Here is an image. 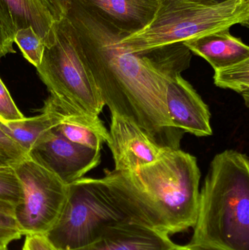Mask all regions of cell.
<instances>
[{
	"mask_svg": "<svg viewBox=\"0 0 249 250\" xmlns=\"http://www.w3.org/2000/svg\"><path fill=\"white\" fill-rule=\"evenodd\" d=\"M64 17L76 51L111 113L134 122L161 146L179 148L184 132L170 120L165 94L170 76L190 67L191 51L178 42L130 52L120 44L128 34L76 0H69Z\"/></svg>",
	"mask_w": 249,
	"mask_h": 250,
	"instance_id": "6da1fadb",
	"label": "cell"
},
{
	"mask_svg": "<svg viewBox=\"0 0 249 250\" xmlns=\"http://www.w3.org/2000/svg\"><path fill=\"white\" fill-rule=\"evenodd\" d=\"M190 243L219 250H249V160L228 149L213 157L199 194Z\"/></svg>",
	"mask_w": 249,
	"mask_h": 250,
	"instance_id": "7a4b0ae2",
	"label": "cell"
},
{
	"mask_svg": "<svg viewBox=\"0 0 249 250\" xmlns=\"http://www.w3.org/2000/svg\"><path fill=\"white\" fill-rule=\"evenodd\" d=\"M130 174L140 192L143 225L170 236L193 229L201 177L195 157L165 147L157 160Z\"/></svg>",
	"mask_w": 249,
	"mask_h": 250,
	"instance_id": "3957f363",
	"label": "cell"
},
{
	"mask_svg": "<svg viewBox=\"0 0 249 250\" xmlns=\"http://www.w3.org/2000/svg\"><path fill=\"white\" fill-rule=\"evenodd\" d=\"M127 220L133 218L121 189V172L105 170L103 177H83L68 185L64 208L45 236L59 250L80 249Z\"/></svg>",
	"mask_w": 249,
	"mask_h": 250,
	"instance_id": "277c9868",
	"label": "cell"
},
{
	"mask_svg": "<svg viewBox=\"0 0 249 250\" xmlns=\"http://www.w3.org/2000/svg\"><path fill=\"white\" fill-rule=\"evenodd\" d=\"M249 0H228L206 6L187 0H159L157 10L144 29L120 40L132 53L184 42L241 24L249 26Z\"/></svg>",
	"mask_w": 249,
	"mask_h": 250,
	"instance_id": "5b68a950",
	"label": "cell"
},
{
	"mask_svg": "<svg viewBox=\"0 0 249 250\" xmlns=\"http://www.w3.org/2000/svg\"><path fill=\"white\" fill-rule=\"evenodd\" d=\"M56 41L45 47L37 71L49 91L48 99L68 114L99 117L105 106L97 86L77 54L70 22L55 23Z\"/></svg>",
	"mask_w": 249,
	"mask_h": 250,
	"instance_id": "8992f818",
	"label": "cell"
},
{
	"mask_svg": "<svg viewBox=\"0 0 249 250\" xmlns=\"http://www.w3.org/2000/svg\"><path fill=\"white\" fill-rule=\"evenodd\" d=\"M13 167L23 188L13 215L18 227L23 236L45 235L64 208L68 185L29 157Z\"/></svg>",
	"mask_w": 249,
	"mask_h": 250,
	"instance_id": "52a82bcc",
	"label": "cell"
},
{
	"mask_svg": "<svg viewBox=\"0 0 249 250\" xmlns=\"http://www.w3.org/2000/svg\"><path fill=\"white\" fill-rule=\"evenodd\" d=\"M100 151L71 142L54 128L31 148L28 156L68 185L99 166Z\"/></svg>",
	"mask_w": 249,
	"mask_h": 250,
	"instance_id": "ba28073f",
	"label": "cell"
},
{
	"mask_svg": "<svg viewBox=\"0 0 249 250\" xmlns=\"http://www.w3.org/2000/svg\"><path fill=\"white\" fill-rule=\"evenodd\" d=\"M109 147L117 171H134L157 160L165 147L161 146L138 125L117 113H111Z\"/></svg>",
	"mask_w": 249,
	"mask_h": 250,
	"instance_id": "9c48e42d",
	"label": "cell"
},
{
	"mask_svg": "<svg viewBox=\"0 0 249 250\" xmlns=\"http://www.w3.org/2000/svg\"><path fill=\"white\" fill-rule=\"evenodd\" d=\"M165 101L170 120L175 127L197 137L213 134L209 106L181 73H174L168 79Z\"/></svg>",
	"mask_w": 249,
	"mask_h": 250,
	"instance_id": "30bf717a",
	"label": "cell"
},
{
	"mask_svg": "<svg viewBox=\"0 0 249 250\" xmlns=\"http://www.w3.org/2000/svg\"><path fill=\"white\" fill-rule=\"evenodd\" d=\"M171 236L133 220L108 228L94 243L75 250H171Z\"/></svg>",
	"mask_w": 249,
	"mask_h": 250,
	"instance_id": "8fae6325",
	"label": "cell"
},
{
	"mask_svg": "<svg viewBox=\"0 0 249 250\" xmlns=\"http://www.w3.org/2000/svg\"><path fill=\"white\" fill-rule=\"evenodd\" d=\"M119 30L136 33L154 17L159 0H76Z\"/></svg>",
	"mask_w": 249,
	"mask_h": 250,
	"instance_id": "7c38bea8",
	"label": "cell"
},
{
	"mask_svg": "<svg viewBox=\"0 0 249 250\" xmlns=\"http://www.w3.org/2000/svg\"><path fill=\"white\" fill-rule=\"evenodd\" d=\"M191 52L203 57L213 70L224 68L249 59V48L230 29L213 32L184 42Z\"/></svg>",
	"mask_w": 249,
	"mask_h": 250,
	"instance_id": "4fadbf2b",
	"label": "cell"
},
{
	"mask_svg": "<svg viewBox=\"0 0 249 250\" xmlns=\"http://www.w3.org/2000/svg\"><path fill=\"white\" fill-rule=\"evenodd\" d=\"M47 100L61 115V123L55 127L58 133L75 144L101 151L109 133L99 117L68 114Z\"/></svg>",
	"mask_w": 249,
	"mask_h": 250,
	"instance_id": "5bb4252c",
	"label": "cell"
},
{
	"mask_svg": "<svg viewBox=\"0 0 249 250\" xmlns=\"http://www.w3.org/2000/svg\"><path fill=\"white\" fill-rule=\"evenodd\" d=\"M61 123L59 112L46 100L42 113L36 117L13 123H1V129L14 140L27 154L48 131Z\"/></svg>",
	"mask_w": 249,
	"mask_h": 250,
	"instance_id": "9a60e30c",
	"label": "cell"
},
{
	"mask_svg": "<svg viewBox=\"0 0 249 250\" xmlns=\"http://www.w3.org/2000/svg\"><path fill=\"white\" fill-rule=\"evenodd\" d=\"M7 7L16 32L24 28H33L46 48L56 41L55 22L49 13L31 0H1Z\"/></svg>",
	"mask_w": 249,
	"mask_h": 250,
	"instance_id": "2e32d148",
	"label": "cell"
},
{
	"mask_svg": "<svg viewBox=\"0 0 249 250\" xmlns=\"http://www.w3.org/2000/svg\"><path fill=\"white\" fill-rule=\"evenodd\" d=\"M214 83L218 87L231 89L244 98L249 106V59L232 65L214 70Z\"/></svg>",
	"mask_w": 249,
	"mask_h": 250,
	"instance_id": "e0dca14e",
	"label": "cell"
},
{
	"mask_svg": "<svg viewBox=\"0 0 249 250\" xmlns=\"http://www.w3.org/2000/svg\"><path fill=\"white\" fill-rule=\"evenodd\" d=\"M23 188L14 167H0V212L14 215L17 206L21 202Z\"/></svg>",
	"mask_w": 249,
	"mask_h": 250,
	"instance_id": "ac0fdd59",
	"label": "cell"
},
{
	"mask_svg": "<svg viewBox=\"0 0 249 250\" xmlns=\"http://www.w3.org/2000/svg\"><path fill=\"white\" fill-rule=\"evenodd\" d=\"M14 42L20 48L23 57L35 67L42 62L45 46L33 28L19 29L15 35Z\"/></svg>",
	"mask_w": 249,
	"mask_h": 250,
	"instance_id": "d6986e66",
	"label": "cell"
},
{
	"mask_svg": "<svg viewBox=\"0 0 249 250\" xmlns=\"http://www.w3.org/2000/svg\"><path fill=\"white\" fill-rule=\"evenodd\" d=\"M16 27L7 7L0 0V59L16 53L13 43Z\"/></svg>",
	"mask_w": 249,
	"mask_h": 250,
	"instance_id": "ffe728a7",
	"label": "cell"
},
{
	"mask_svg": "<svg viewBox=\"0 0 249 250\" xmlns=\"http://www.w3.org/2000/svg\"><path fill=\"white\" fill-rule=\"evenodd\" d=\"M24 118L0 79V122L1 123H13Z\"/></svg>",
	"mask_w": 249,
	"mask_h": 250,
	"instance_id": "44dd1931",
	"label": "cell"
},
{
	"mask_svg": "<svg viewBox=\"0 0 249 250\" xmlns=\"http://www.w3.org/2000/svg\"><path fill=\"white\" fill-rule=\"evenodd\" d=\"M0 154L4 157L20 163L29 157L27 153L12 139L0 126Z\"/></svg>",
	"mask_w": 249,
	"mask_h": 250,
	"instance_id": "7402d4cb",
	"label": "cell"
},
{
	"mask_svg": "<svg viewBox=\"0 0 249 250\" xmlns=\"http://www.w3.org/2000/svg\"><path fill=\"white\" fill-rule=\"evenodd\" d=\"M22 236L14 217L0 212V245L7 246Z\"/></svg>",
	"mask_w": 249,
	"mask_h": 250,
	"instance_id": "603a6c76",
	"label": "cell"
},
{
	"mask_svg": "<svg viewBox=\"0 0 249 250\" xmlns=\"http://www.w3.org/2000/svg\"><path fill=\"white\" fill-rule=\"evenodd\" d=\"M45 10L54 19L58 22L64 19L69 0H31Z\"/></svg>",
	"mask_w": 249,
	"mask_h": 250,
	"instance_id": "cb8c5ba5",
	"label": "cell"
},
{
	"mask_svg": "<svg viewBox=\"0 0 249 250\" xmlns=\"http://www.w3.org/2000/svg\"><path fill=\"white\" fill-rule=\"evenodd\" d=\"M22 250H59L56 248L45 235L26 236Z\"/></svg>",
	"mask_w": 249,
	"mask_h": 250,
	"instance_id": "d4e9b609",
	"label": "cell"
},
{
	"mask_svg": "<svg viewBox=\"0 0 249 250\" xmlns=\"http://www.w3.org/2000/svg\"><path fill=\"white\" fill-rule=\"evenodd\" d=\"M171 250H219L213 249V248H207V247L201 246V245H193L189 243L186 245H178L175 244V246Z\"/></svg>",
	"mask_w": 249,
	"mask_h": 250,
	"instance_id": "484cf974",
	"label": "cell"
},
{
	"mask_svg": "<svg viewBox=\"0 0 249 250\" xmlns=\"http://www.w3.org/2000/svg\"><path fill=\"white\" fill-rule=\"evenodd\" d=\"M192 2L197 3V4H203L206 6H214L222 4L228 0H187Z\"/></svg>",
	"mask_w": 249,
	"mask_h": 250,
	"instance_id": "4316f807",
	"label": "cell"
},
{
	"mask_svg": "<svg viewBox=\"0 0 249 250\" xmlns=\"http://www.w3.org/2000/svg\"><path fill=\"white\" fill-rule=\"evenodd\" d=\"M16 164L17 163L16 162L0 154V167H10V166H16Z\"/></svg>",
	"mask_w": 249,
	"mask_h": 250,
	"instance_id": "83f0119b",
	"label": "cell"
},
{
	"mask_svg": "<svg viewBox=\"0 0 249 250\" xmlns=\"http://www.w3.org/2000/svg\"><path fill=\"white\" fill-rule=\"evenodd\" d=\"M7 246H2V245H0V250H7Z\"/></svg>",
	"mask_w": 249,
	"mask_h": 250,
	"instance_id": "f1b7e54d",
	"label": "cell"
}]
</instances>
